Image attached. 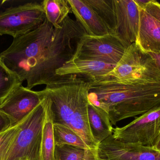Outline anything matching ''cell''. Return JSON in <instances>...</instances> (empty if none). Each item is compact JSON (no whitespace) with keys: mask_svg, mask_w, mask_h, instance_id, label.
Listing matches in <instances>:
<instances>
[{"mask_svg":"<svg viewBox=\"0 0 160 160\" xmlns=\"http://www.w3.org/2000/svg\"><path fill=\"white\" fill-rule=\"evenodd\" d=\"M43 98L41 91H33L20 85L0 104V111L8 116L12 127L16 126L41 103Z\"/></svg>","mask_w":160,"mask_h":160,"instance_id":"cell-9","label":"cell"},{"mask_svg":"<svg viewBox=\"0 0 160 160\" xmlns=\"http://www.w3.org/2000/svg\"><path fill=\"white\" fill-rule=\"evenodd\" d=\"M55 160H100L98 148H84L69 145L55 146Z\"/></svg>","mask_w":160,"mask_h":160,"instance_id":"cell-18","label":"cell"},{"mask_svg":"<svg viewBox=\"0 0 160 160\" xmlns=\"http://www.w3.org/2000/svg\"><path fill=\"white\" fill-rule=\"evenodd\" d=\"M41 4L46 18L56 29L61 28L72 11L67 0H45Z\"/></svg>","mask_w":160,"mask_h":160,"instance_id":"cell-17","label":"cell"},{"mask_svg":"<svg viewBox=\"0 0 160 160\" xmlns=\"http://www.w3.org/2000/svg\"><path fill=\"white\" fill-rule=\"evenodd\" d=\"M55 146L69 145L84 149L90 148L76 132L64 125L53 124Z\"/></svg>","mask_w":160,"mask_h":160,"instance_id":"cell-20","label":"cell"},{"mask_svg":"<svg viewBox=\"0 0 160 160\" xmlns=\"http://www.w3.org/2000/svg\"><path fill=\"white\" fill-rule=\"evenodd\" d=\"M156 62V65L160 70V54H159L151 53H148Z\"/></svg>","mask_w":160,"mask_h":160,"instance_id":"cell-26","label":"cell"},{"mask_svg":"<svg viewBox=\"0 0 160 160\" xmlns=\"http://www.w3.org/2000/svg\"><path fill=\"white\" fill-rule=\"evenodd\" d=\"M105 24L110 34H115L116 18L114 0H86Z\"/></svg>","mask_w":160,"mask_h":160,"instance_id":"cell-19","label":"cell"},{"mask_svg":"<svg viewBox=\"0 0 160 160\" xmlns=\"http://www.w3.org/2000/svg\"><path fill=\"white\" fill-rule=\"evenodd\" d=\"M45 85L41 91L50 100L53 124L68 127L89 148H98L88 123L89 81L77 75H57Z\"/></svg>","mask_w":160,"mask_h":160,"instance_id":"cell-3","label":"cell"},{"mask_svg":"<svg viewBox=\"0 0 160 160\" xmlns=\"http://www.w3.org/2000/svg\"><path fill=\"white\" fill-rule=\"evenodd\" d=\"M104 77L129 82H154L160 81V70L151 56L134 43Z\"/></svg>","mask_w":160,"mask_h":160,"instance_id":"cell-5","label":"cell"},{"mask_svg":"<svg viewBox=\"0 0 160 160\" xmlns=\"http://www.w3.org/2000/svg\"><path fill=\"white\" fill-rule=\"evenodd\" d=\"M76 20L86 34L91 36H102L110 34L105 24L86 0H67Z\"/></svg>","mask_w":160,"mask_h":160,"instance_id":"cell-14","label":"cell"},{"mask_svg":"<svg viewBox=\"0 0 160 160\" xmlns=\"http://www.w3.org/2000/svg\"><path fill=\"white\" fill-rule=\"evenodd\" d=\"M84 30L69 16L56 29L45 19L38 28L14 39L9 47L0 53L5 65L27 87L32 89L46 85L57 76L56 70L73 57L76 41Z\"/></svg>","mask_w":160,"mask_h":160,"instance_id":"cell-1","label":"cell"},{"mask_svg":"<svg viewBox=\"0 0 160 160\" xmlns=\"http://www.w3.org/2000/svg\"><path fill=\"white\" fill-rule=\"evenodd\" d=\"M128 48L115 34L98 36L84 34L77 40L72 57L116 65Z\"/></svg>","mask_w":160,"mask_h":160,"instance_id":"cell-6","label":"cell"},{"mask_svg":"<svg viewBox=\"0 0 160 160\" xmlns=\"http://www.w3.org/2000/svg\"><path fill=\"white\" fill-rule=\"evenodd\" d=\"M45 19L41 3L31 2L8 8L0 12V35L17 38L36 29Z\"/></svg>","mask_w":160,"mask_h":160,"instance_id":"cell-7","label":"cell"},{"mask_svg":"<svg viewBox=\"0 0 160 160\" xmlns=\"http://www.w3.org/2000/svg\"><path fill=\"white\" fill-rule=\"evenodd\" d=\"M44 95H45V116L42 130L39 160H55L54 151L55 144L53 133V122L51 109V101L48 97L44 94Z\"/></svg>","mask_w":160,"mask_h":160,"instance_id":"cell-16","label":"cell"},{"mask_svg":"<svg viewBox=\"0 0 160 160\" xmlns=\"http://www.w3.org/2000/svg\"><path fill=\"white\" fill-rule=\"evenodd\" d=\"M22 82L5 65L0 56V104Z\"/></svg>","mask_w":160,"mask_h":160,"instance_id":"cell-21","label":"cell"},{"mask_svg":"<svg viewBox=\"0 0 160 160\" xmlns=\"http://www.w3.org/2000/svg\"><path fill=\"white\" fill-rule=\"evenodd\" d=\"M13 127L12 122L8 116L0 111V134Z\"/></svg>","mask_w":160,"mask_h":160,"instance_id":"cell-24","label":"cell"},{"mask_svg":"<svg viewBox=\"0 0 160 160\" xmlns=\"http://www.w3.org/2000/svg\"><path fill=\"white\" fill-rule=\"evenodd\" d=\"M116 65L99 61L72 57L56 70V74L59 76L77 75L89 81H94L104 77Z\"/></svg>","mask_w":160,"mask_h":160,"instance_id":"cell-12","label":"cell"},{"mask_svg":"<svg viewBox=\"0 0 160 160\" xmlns=\"http://www.w3.org/2000/svg\"><path fill=\"white\" fill-rule=\"evenodd\" d=\"M144 10L160 22V3L158 1L151 0Z\"/></svg>","mask_w":160,"mask_h":160,"instance_id":"cell-23","label":"cell"},{"mask_svg":"<svg viewBox=\"0 0 160 160\" xmlns=\"http://www.w3.org/2000/svg\"><path fill=\"white\" fill-rule=\"evenodd\" d=\"M160 133V105L122 127L113 129L115 140L153 147Z\"/></svg>","mask_w":160,"mask_h":160,"instance_id":"cell-8","label":"cell"},{"mask_svg":"<svg viewBox=\"0 0 160 160\" xmlns=\"http://www.w3.org/2000/svg\"><path fill=\"white\" fill-rule=\"evenodd\" d=\"M44 98V95L41 103L19 124L18 133L3 160H39L45 116Z\"/></svg>","mask_w":160,"mask_h":160,"instance_id":"cell-4","label":"cell"},{"mask_svg":"<svg viewBox=\"0 0 160 160\" xmlns=\"http://www.w3.org/2000/svg\"><path fill=\"white\" fill-rule=\"evenodd\" d=\"M140 9V26L135 43L146 53L160 54V22Z\"/></svg>","mask_w":160,"mask_h":160,"instance_id":"cell-13","label":"cell"},{"mask_svg":"<svg viewBox=\"0 0 160 160\" xmlns=\"http://www.w3.org/2000/svg\"><path fill=\"white\" fill-rule=\"evenodd\" d=\"M134 2L137 4L139 8L141 9H144L151 2V0H134Z\"/></svg>","mask_w":160,"mask_h":160,"instance_id":"cell-25","label":"cell"},{"mask_svg":"<svg viewBox=\"0 0 160 160\" xmlns=\"http://www.w3.org/2000/svg\"><path fill=\"white\" fill-rule=\"evenodd\" d=\"M98 151L100 160H160V152L153 147L122 142L112 135L98 145Z\"/></svg>","mask_w":160,"mask_h":160,"instance_id":"cell-10","label":"cell"},{"mask_svg":"<svg viewBox=\"0 0 160 160\" xmlns=\"http://www.w3.org/2000/svg\"><path fill=\"white\" fill-rule=\"evenodd\" d=\"M153 147L155 150L160 152V133Z\"/></svg>","mask_w":160,"mask_h":160,"instance_id":"cell-27","label":"cell"},{"mask_svg":"<svg viewBox=\"0 0 160 160\" xmlns=\"http://www.w3.org/2000/svg\"><path fill=\"white\" fill-rule=\"evenodd\" d=\"M18 130V125L0 134V160L4 158Z\"/></svg>","mask_w":160,"mask_h":160,"instance_id":"cell-22","label":"cell"},{"mask_svg":"<svg viewBox=\"0 0 160 160\" xmlns=\"http://www.w3.org/2000/svg\"><path fill=\"white\" fill-rule=\"evenodd\" d=\"M88 120L91 134L98 145L112 135L113 128L108 115L90 102L88 106Z\"/></svg>","mask_w":160,"mask_h":160,"instance_id":"cell-15","label":"cell"},{"mask_svg":"<svg viewBox=\"0 0 160 160\" xmlns=\"http://www.w3.org/2000/svg\"><path fill=\"white\" fill-rule=\"evenodd\" d=\"M89 82V102L107 113L112 125L160 105V81L129 82L104 77Z\"/></svg>","mask_w":160,"mask_h":160,"instance_id":"cell-2","label":"cell"},{"mask_svg":"<svg viewBox=\"0 0 160 160\" xmlns=\"http://www.w3.org/2000/svg\"><path fill=\"white\" fill-rule=\"evenodd\" d=\"M116 27L115 34L128 47L135 43L140 26V9L134 0H114Z\"/></svg>","mask_w":160,"mask_h":160,"instance_id":"cell-11","label":"cell"}]
</instances>
